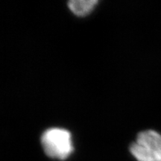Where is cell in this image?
Returning a JSON list of instances; mask_svg holds the SVG:
<instances>
[{
    "instance_id": "cell-1",
    "label": "cell",
    "mask_w": 161,
    "mask_h": 161,
    "mask_svg": "<svg viewBox=\"0 0 161 161\" xmlns=\"http://www.w3.org/2000/svg\"><path fill=\"white\" fill-rule=\"evenodd\" d=\"M41 144L46 155L58 160H65L73 151L71 134L63 128L46 130L41 136Z\"/></svg>"
},
{
    "instance_id": "cell-2",
    "label": "cell",
    "mask_w": 161,
    "mask_h": 161,
    "mask_svg": "<svg viewBox=\"0 0 161 161\" xmlns=\"http://www.w3.org/2000/svg\"><path fill=\"white\" fill-rule=\"evenodd\" d=\"M130 152L137 161H161V134L153 130L140 132Z\"/></svg>"
},
{
    "instance_id": "cell-3",
    "label": "cell",
    "mask_w": 161,
    "mask_h": 161,
    "mask_svg": "<svg viewBox=\"0 0 161 161\" xmlns=\"http://www.w3.org/2000/svg\"><path fill=\"white\" fill-rule=\"evenodd\" d=\"M97 3L96 0H72L68 5L75 15L82 17L90 13Z\"/></svg>"
}]
</instances>
